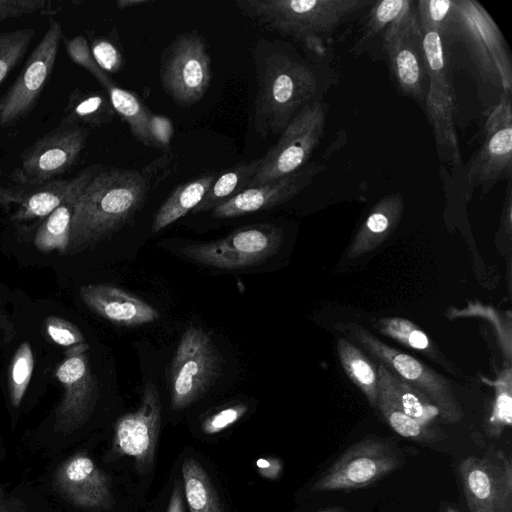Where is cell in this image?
<instances>
[{"mask_svg": "<svg viewBox=\"0 0 512 512\" xmlns=\"http://www.w3.org/2000/svg\"><path fill=\"white\" fill-rule=\"evenodd\" d=\"M253 57L258 86L254 128L263 138L280 135L304 107L321 100L330 77L281 41L259 39Z\"/></svg>", "mask_w": 512, "mask_h": 512, "instance_id": "obj_1", "label": "cell"}, {"mask_svg": "<svg viewBox=\"0 0 512 512\" xmlns=\"http://www.w3.org/2000/svg\"><path fill=\"white\" fill-rule=\"evenodd\" d=\"M149 189L148 177L138 170L102 166L73 204L67 250L87 248L115 233L142 208Z\"/></svg>", "mask_w": 512, "mask_h": 512, "instance_id": "obj_2", "label": "cell"}, {"mask_svg": "<svg viewBox=\"0 0 512 512\" xmlns=\"http://www.w3.org/2000/svg\"><path fill=\"white\" fill-rule=\"evenodd\" d=\"M372 0H240L237 9L258 25L321 53L344 24L370 8Z\"/></svg>", "mask_w": 512, "mask_h": 512, "instance_id": "obj_3", "label": "cell"}, {"mask_svg": "<svg viewBox=\"0 0 512 512\" xmlns=\"http://www.w3.org/2000/svg\"><path fill=\"white\" fill-rule=\"evenodd\" d=\"M460 40L480 78L511 94L512 61L497 24L475 0H456L444 38Z\"/></svg>", "mask_w": 512, "mask_h": 512, "instance_id": "obj_4", "label": "cell"}, {"mask_svg": "<svg viewBox=\"0 0 512 512\" xmlns=\"http://www.w3.org/2000/svg\"><path fill=\"white\" fill-rule=\"evenodd\" d=\"M337 328L401 379L423 392L438 408L441 419L450 423L462 419V409L451 385L441 374L413 356L387 345L357 323L338 324Z\"/></svg>", "mask_w": 512, "mask_h": 512, "instance_id": "obj_5", "label": "cell"}, {"mask_svg": "<svg viewBox=\"0 0 512 512\" xmlns=\"http://www.w3.org/2000/svg\"><path fill=\"white\" fill-rule=\"evenodd\" d=\"M327 113L328 104L322 100L304 107L260 158L250 187L285 177L306 166L323 137Z\"/></svg>", "mask_w": 512, "mask_h": 512, "instance_id": "obj_6", "label": "cell"}, {"mask_svg": "<svg viewBox=\"0 0 512 512\" xmlns=\"http://www.w3.org/2000/svg\"><path fill=\"white\" fill-rule=\"evenodd\" d=\"M222 363L210 336L201 328L188 327L171 363L172 409L182 410L202 397L220 376Z\"/></svg>", "mask_w": 512, "mask_h": 512, "instance_id": "obj_7", "label": "cell"}, {"mask_svg": "<svg viewBox=\"0 0 512 512\" xmlns=\"http://www.w3.org/2000/svg\"><path fill=\"white\" fill-rule=\"evenodd\" d=\"M283 243V230L255 224L234 230L224 238L184 245L179 253L198 264L218 269H245L273 256Z\"/></svg>", "mask_w": 512, "mask_h": 512, "instance_id": "obj_8", "label": "cell"}, {"mask_svg": "<svg viewBox=\"0 0 512 512\" xmlns=\"http://www.w3.org/2000/svg\"><path fill=\"white\" fill-rule=\"evenodd\" d=\"M160 78L163 89L178 106L185 108L199 102L212 79L203 38L193 32L178 35L163 51Z\"/></svg>", "mask_w": 512, "mask_h": 512, "instance_id": "obj_9", "label": "cell"}, {"mask_svg": "<svg viewBox=\"0 0 512 512\" xmlns=\"http://www.w3.org/2000/svg\"><path fill=\"white\" fill-rule=\"evenodd\" d=\"M401 457L390 442L367 437L352 444L312 485L311 491H351L370 486L396 470Z\"/></svg>", "mask_w": 512, "mask_h": 512, "instance_id": "obj_10", "label": "cell"}, {"mask_svg": "<svg viewBox=\"0 0 512 512\" xmlns=\"http://www.w3.org/2000/svg\"><path fill=\"white\" fill-rule=\"evenodd\" d=\"M428 88L424 110L431 124L439 156L453 166L461 163L453 123V102L445 48L435 31L423 32Z\"/></svg>", "mask_w": 512, "mask_h": 512, "instance_id": "obj_11", "label": "cell"}, {"mask_svg": "<svg viewBox=\"0 0 512 512\" xmlns=\"http://www.w3.org/2000/svg\"><path fill=\"white\" fill-rule=\"evenodd\" d=\"M383 49L400 90L424 107L428 88L423 32L415 2L383 33Z\"/></svg>", "mask_w": 512, "mask_h": 512, "instance_id": "obj_12", "label": "cell"}, {"mask_svg": "<svg viewBox=\"0 0 512 512\" xmlns=\"http://www.w3.org/2000/svg\"><path fill=\"white\" fill-rule=\"evenodd\" d=\"M61 36L60 24L51 19L20 75L0 100V126L12 125L32 110L53 69Z\"/></svg>", "mask_w": 512, "mask_h": 512, "instance_id": "obj_13", "label": "cell"}, {"mask_svg": "<svg viewBox=\"0 0 512 512\" xmlns=\"http://www.w3.org/2000/svg\"><path fill=\"white\" fill-rule=\"evenodd\" d=\"M87 138V129L62 124L23 151L18 177L32 185L52 181L75 165Z\"/></svg>", "mask_w": 512, "mask_h": 512, "instance_id": "obj_14", "label": "cell"}, {"mask_svg": "<svg viewBox=\"0 0 512 512\" xmlns=\"http://www.w3.org/2000/svg\"><path fill=\"white\" fill-rule=\"evenodd\" d=\"M160 425L159 392L153 382H147L139 407L116 422L113 438L115 454L133 458L137 471L147 473L153 466Z\"/></svg>", "mask_w": 512, "mask_h": 512, "instance_id": "obj_15", "label": "cell"}, {"mask_svg": "<svg viewBox=\"0 0 512 512\" xmlns=\"http://www.w3.org/2000/svg\"><path fill=\"white\" fill-rule=\"evenodd\" d=\"M512 111L510 94H502L485 125V141L467 169L469 191L481 186L489 190L497 181L511 175Z\"/></svg>", "mask_w": 512, "mask_h": 512, "instance_id": "obj_16", "label": "cell"}, {"mask_svg": "<svg viewBox=\"0 0 512 512\" xmlns=\"http://www.w3.org/2000/svg\"><path fill=\"white\" fill-rule=\"evenodd\" d=\"M323 169L324 165L312 162L285 177L249 187L213 209L212 215L231 218L273 208L299 194Z\"/></svg>", "mask_w": 512, "mask_h": 512, "instance_id": "obj_17", "label": "cell"}, {"mask_svg": "<svg viewBox=\"0 0 512 512\" xmlns=\"http://www.w3.org/2000/svg\"><path fill=\"white\" fill-rule=\"evenodd\" d=\"M88 344L69 348L66 359L56 370V377L65 393L58 410L65 427H74L86 419L96 397V381L86 351Z\"/></svg>", "mask_w": 512, "mask_h": 512, "instance_id": "obj_18", "label": "cell"}, {"mask_svg": "<svg viewBox=\"0 0 512 512\" xmlns=\"http://www.w3.org/2000/svg\"><path fill=\"white\" fill-rule=\"evenodd\" d=\"M83 302L101 317L119 325L138 326L157 320V309L143 299L110 284L80 288Z\"/></svg>", "mask_w": 512, "mask_h": 512, "instance_id": "obj_19", "label": "cell"}, {"mask_svg": "<svg viewBox=\"0 0 512 512\" xmlns=\"http://www.w3.org/2000/svg\"><path fill=\"white\" fill-rule=\"evenodd\" d=\"M58 483L80 507L102 510L112 505L109 477L87 456L77 455L65 463L58 472Z\"/></svg>", "mask_w": 512, "mask_h": 512, "instance_id": "obj_20", "label": "cell"}, {"mask_svg": "<svg viewBox=\"0 0 512 512\" xmlns=\"http://www.w3.org/2000/svg\"><path fill=\"white\" fill-rule=\"evenodd\" d=\"M458 474L469 512H497L499 470L494 455L468 456Z\"/></svg>", "mask_w": 512, "mask_h": 512, "instance_id": "obj_21", "label": "cell"}, {"mask_svg": "<svg viewBox=\"0 0 512 512\" xmlns=\"http://www.w3.org/2000/svg\"><path fill=\"white\" fill-rule=\"evenodd\" d=\"M404 210L401 194L394 193L380 199L358 229L347 251L355 259L378 247L397 227Z\"/></svg>", "mask_w": 512, "mask_h": 512, "instance_id": "obj_22", "label": "cell"}, {"mask_svg": "<svg viewBox=\"0 0 512 512\" xmlns=\"http://www.w3.org/2000/svg\"><path fill=\"white\" fill-rule=\"evenodd\" d=\"M101 167V165L90 166L72 180H52L40 185L22 202L13 218L23 221L49 216L65 202L76 199Z\"/></svg>", "mask_w": 512, "mask_h": 512, "instance_id": "obj_23", "label": "cell"}, {"mask_svg": "<svg viewBox=\"0 0 512 512\" xmlns=\"http://www.w3.org/2000/svg\"><path fill=\"white\" fill-rule=\"evenodd\" d=\"M217 177L218 173L208 172L178 185L154 214L152 231L159 232L191 212Z\"/></svg>", "mask_w": 512, "mask_h": 512, "instance_id": "obj_24", "label": "cell"}, {"mask_svg": "<svg viewBox=\"0 0 512 512\" xmlns=\"http://www.w3.org/2000/svg\"><path fill=\"white\" fill-rule=\"evenodd\" d=\"M378 398L376 408L387 424L400 436L422 442H436L443 438L441 431L425 427L408 416L396 402L388 383L377 368Z\"/></svg>", "mask_w": 512, "mask_h": 512, "instance_id": "obj_25", "label": "cell"}, {"mask_svg": "<svg viewBox=\"0 0 512 512\" xmlns=\"http://www.w3.org/2000/svg\"><path fill=\"white\" fill-rule=\"evenodd\" d=\"M103 87L115 112L129 125L132 135L143 145L156 147L150 129L153 113L134 93L117 86L112 80Z\"/></svg>", "mask_w": 512, "mask_h": 512, "instance_id": "obj_26", "label": "cell"}, {"mask_svg": "<svg viewBox=\"0 0 512 512\" xmlns=\"http://www.w3.org/2000/svg\"><path fill=\"white\" fill-rule=\"evenodd\" d=\"M259 165L260 158L239 163L218 174L216 180L191 213L196 214L213 210L249 188Z\"/></svg>", "mask_w": 512, "mask_h": 512, "instance_id": "obj_27", "label": "cell"}, {"mask_svg": "<svg viewBox=\"0 0 512 512\" xmlns=\"http://www.w3.org/2000/svg\"><path fill=\"white\" fill-rule=\"evenodd\" d=\"M336 349L340 363L350 380L362 391L368 403L376 408L378 374L375 365L347 338H339Z\"/></svg>", "mask_w": 512, "mask_h": 512, "instance_id": "obj_28", "label": "cell"}, {"mask_svg": "<svg viewBox=\"0 0 512 512\" xmlns=\"http://www.w3.org/2000/svg\"><path fill=\"white\" fill-rule=\"evenodd\" d=\"M62 124H84L98 127L110 123L115 117V110L108 95L102 92L74 90L65 109Z\"/></svg>", "mask_w": 512, "mask_h": 512, "instance_id": "obj_29", "label": "cell"}, {"mask_svg": "<svg viewBox=\"0 0 512 512\" xmlns=\"http://www.w3.org/2000/svg\"><path fill=\"white\" fill-rule=\"evenodd\" d=\"M183 491L190 512H223L217 492L202 465L186 457L181 466Z\"/></svg>", "mask_w": 512, "mask_h": 512, "instance_id": "obj_30", "label": "cell"}, {"mask_svg": "<svg viewBox=\"0 0 512 512\" xmlns=\"http://www.w3.org/2000/svg\"><path fill=\"white\" fill-rule=\"evenodd\" d=\"M384 375L388 386L400 406L411 418L425 427H430L437 418H440L438 408L419 389L401 379L384 364L377 367Z\"/></svg>", "mask_w": 512, "mask_h": 512, "instance_id": "obj_31", "label": "cell"}, {"mask_svg": "<svg viewBox=\"0 0 512 512\" xmlns=\"http://www.w3.org/2000/svg\"><path fill=\"white\" fill-rule=\"evenodd\" d=\"M70 200L55 209L39 227L34 243L42 252L59 250L66 252L69 246L73 204Z\"/></svg>", "mask_w": 512, "mask_h": 512, "instance_id": "obj_32", "label": "cell"}, {"mask_svg": "<svg viewBox=\"0 0 512 512\" xmlns=\"http://www.w3.org/2000/svg\"><path fill=\"white\" fill-rule=\"evenodd\" d=\"M373 327L381 334L426 354L434 361L441 363L440 352L429 337L413 322L399 317H385L377 320Z\"/></svg>", "mask_w": 512, "mask_h": 512, "instance_id": "obj_33", "label": "cell"}, {"mask_svg": "<svg viewBox=\"0 0 512 512\" xmlns=\"http://www.w3.org/2000/svg\"><path fill=\"white\" fill-rule=\"evenodd\" d=\"M414 4L412 0H382L376 1L370 7L368 22L364 27L363 34L355 49L359 52L366 44L402 17Z\"/></svg>", "mask_w": 512, "mask_h": 512, "instance_id": "obj_34", "label": "cell"}, {"mask_svg": "<svg viewBox=\"0 0 512 512\" xmlns=\"http://www.w3.org/2000/svg\"><path fill=\"white\" fill-rule=\"evenodd\" d=\"M34 35L31 28L0 33V84L22 59Z\"/></svg>", "mask_w": 512, "mask_h": 512, "instance_id": "obj_35", "label": "cell"}, {"mask_svg": "<svg viewBox=\"0 0 512 512\" xmlns=\"http://www.w3.org/2000/svg\"><path fill=\"white\" fill-rule=\"evenodd\" d=\"M33 354L29 343H22L10 366L9 372V390L12 404L19 406L33 371Z\"/></svg>", "mask_w": 512, "mask_h": 512, "instance_id": "obj_36", "label": "cell"}, {"mask_svg": "<svg viewBox=\"0 0 512 512\" xmlns=\"http://www.w3.org/2000/svg\"><path fill=\"white\" fill-rule=\"evenodd\" d=\"M415 5L422 32L435 31L443 38L450 23L454 0H419Z\"/></svg>", "mask_w": 512, "mask_h": 512, "instance_id": "obj_37", "label": "cell"}, {"mask_svg": "<svg viewBox=\"0 0 512 512\" xmlns=\"http://www.w3.org/2000/svg\"><path fill=\"white\" fill-rule=\"evenodd\" d=\"M511 384H499L497 386L496 398L492 412L487 422V434L493 438H498L502 432L511 425Z\"/></svg>", "mask_w": 512, "mask_h": 512, "instance_id": "obj_38", "label": "cell"}, {"mask_svg": "<svg viewBox=\"0 0 512 512\" xmlns=\"http://www.w3.org/2000/svg\"><path fill=\"white\" fill-rule=\"evenodd\" d=\"M66 49L72 61L94 75L102 86H104L108 80H111L95 63L87 40L83 36H76L66 41Z\"/></svg>", "mask_w": 512, "mask_h": 512, "instance_id": "obj_39", "label": "cell"}, {"mask_svg": "<svg viewBox=\"0 0 512 512\" xmlns=\"http://www.w3.org/2000/svg\"><path fill=\"white\" fill-rule=\"evenodd\" d=\"M91 55L103 72L118 73L124 66V59L118 48L106 38L93 40Z\"/></svg>", "mask_w": 512, "mask_h": 512, "instance_id": "obj_40", "label": "cell"}, {"mask_svg": "<svg viewBox=\"0 0 512 512\" xmlns=\"http://www.w3.org/2000/svg\"><path fill=\"white\" fill-rule=\"evenodd\" d=\"M499 470V493L497 512H512V463L501 449L494 453Z\"/></svg>", "mask_w": 512, "mask_h": 512, "instance_id": "obj_41", "label": "cell"}, {"mask_svg": "<svg viewBox=\"0 0 512 512\" xmlns=\"http://www.w3.org/2000/svg\"><path fill=\"white\" fill-rule=\"evenodd\" d=\"M248 411L244 403L225 407L208 416L201 424V430L206 435L218 434L238 422Z\"/></svg>", "mask_w": 512, "mask_h": 512, "instance_id": "obj_42", "label": "cell"}, {"mask_svg": "<svg viewBox=\"0 0 512 512\" xmlns=\"http://www.w3.org/2000/svg\"><path fill=\"white\" fill-rule=\"evenodd\" d=\"M45 327L49 337L61 346L73 348L85 343L81 331L66 320L50 316Z\"/></svg>", "mask_w": 512, "mask_h": 512, "instance_id": "obj_43", "label": "cell"}, {"mask_svg": "<svg viewBox=\"0 0 512 512\" xmlns=\"http://www.w3.org/2000/svg\"><path fill=\"white\" fill-rule=\"evenodd\" d=\"M44 5L43 0H0V21L34 13Z\"/></svg>", "mask_w": 512, "mask_h": 512, "instance_id": "obj_44", "label": "cell"}, {"mask_svg": "<svg viewBox=\"0 0 512 512\" xmlns=\"http://www.w3.org/2000/svg\"><path fill=\"white\" fill-rule=\"evenodd\" d=\"M150 129L157 148L164 150L170 146L173 137V125L170 119L152 114Z\"/></svg>", "mask_w": 512, "mask_h": 512, "instance_id": "obj_45", "label": "cell"}, {"mask_svg": "<svg viewBox=\"0 0 512 512\" xmlns=\"http://www.w3.org/2000/svg\"><path fill=\"white\" fill-rule=\"evenodd\" d=\"M256 467L259 474L269 480H277L283 472L282 461L273 456L259 458Z\"/></svg>", "mask_w": 512, "mask_h": 512, "instance_id": "obj_46", "label": "cell"}, {"mask_svg": "<svg viewBox=\"0 0 512 512\" xmlns=\"http://www.w3.org/2000/svg\"><path fill=\"white\" fill-rule=\"evenodd\" d=\"M166 512H185L181 486L176 483L170 495Z\"/></svg>", "mask_w": 512, "mask_h": 512, "instance_id": "obj_47", "label": "cell"}, {"mask_svg": "<svg viewBox=\"0 0 512 512\" xmlns=\"http://www.w3.org/2000/svg\"><path fill=\"white\" fill-rule=\"evenodd\" d=\"M149 0H118L116 5L118 9H127L149 3Z\"/></svg>", "mask_w": 512, "mask_h": 512, "instance_id": "obj_48", "label": "cell"}, {"mask_svg": "<svg viewBox=\"0 0 512 512\" xmlns=\"http://www.w3.org/2000/svg\"><path fill=\"white\" fill-rule=\"evenodd\" d=\"M316 512H347V510L340 506L327 507Z\"/></svg>", "mask_w": 512, "mask_h": 512, "instance_id": "obj_49", "label": "cell"}, {"mask_svg": "<svg viewBox=\"0 0 512 512\" xmlns=\"http://www.w3.org/2000/svg\"><path fill=\"white\" fill-rule=\"evenodd\" d=\"M441 512H461L457 507L453 505H445Z\"/></svg>", "mask_w": 512, "mask_h": 512, "instance_id": "obj_50", "label": "cell"}]
</instances>
